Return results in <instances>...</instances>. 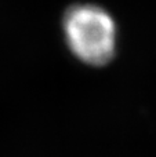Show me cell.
I'll list each match as a JSON object with an SVG mask.
<instances>
[{
	"mask_svg": "<svg viewBox=\"0 0 156 157\" xmlns=\"http://www.w3.org/2000/svg\"><path fill=\"white\" fill-rule=\"evenodd\" d=\"M69 48L80 61L94 66L112 59L116 48V25L112 17L98 6L71 7L64 18Z\"/></svg>",
	"mask_w": 156,
	"mask_h": 157,
	"instance_id": "obj_1",
	"label": "cell"
}]
</instances>
